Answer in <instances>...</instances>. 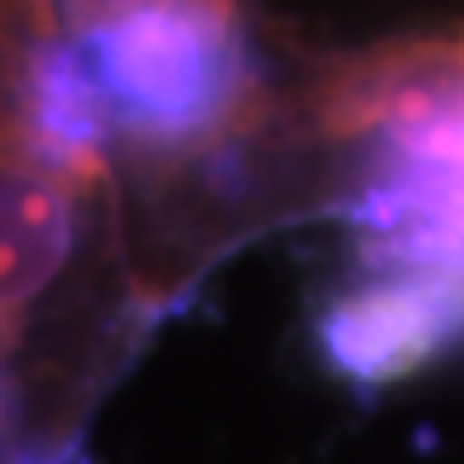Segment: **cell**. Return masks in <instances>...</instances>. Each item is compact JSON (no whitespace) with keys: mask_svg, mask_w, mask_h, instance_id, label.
I'll return each instance as SVG.
<instances>
[{"mask_svg":"<svg viewBox=\"0 0 464 464\" xmlns=\"http://www.w3.org/2000/svg\"><path fill=\"white\" fill-rule=\"evenodd\" d=\"M72 44L129 142L185 152L242 138L261 119L237 0H129Z\"/></svg>","mask_w":464,"mask_h":464,"instance_id":"1","label":"cell"},{"mask_svg":"<svg viewBox=\"0 0 464 464\" xmlns=\"http://www.w3.org/2000/svg\"><path fill=\"white\" fill-rule=\"evenodd\" d=\"M318 342L355 384H393L464 342V266L365 261V276L327 304Z\"/></svg>","mask_w":464,"mask_h":464,"instance_id":"2","label":"cell"},{"mask_svg":"<svg viewBox=\"0 0 464 464\" xmlns=\"http://www.w3.org/2000/svg\"><path fill=\"white\" fill-rule=\"evenodd\" d=\"M76 195L44 157L0 138V323L14 332L72 261Z\"/></svg>","mask_w":464,"mask_h":464,"instance_id":"3","label":"cell"},{"mask_svg":"<svg viewBox=\"0 0 464 464\" xmlns=\"http://www.w3.org/2000/svg\"><path fill=\"white\" fill-rule=\"evenodd\" d=\"M355 223L365 232V261L464 266V157H389V171L365 189Z\"/></svg>","mask_w":464,"mask_h":464,"instance_id":"4","label":"cell"},{"mask_svg":"<svg viewBox=\"0 0 464 464\" xmlns=\"http://www.w3.org/2000/svg\"><path fill=\"white\" fill-rule=\"evenodd\" d=\"M14 342H19V332L0 323V365H5V355H10V346H14Z\"/></svg>","mask_w":464,"mask_h":464,"instance_id":"5","label":"cell"},{"mask_svg":"<svg viewBox=\"0 0 464 464\" xmlns=\"http://www.w3.org/2000/svg\"><path fill=\"white\" fill-rule=\"evenodd\" d=\"M459 48H464V38H459Z\"/></svg>","mask_w":464,"mask_h":464,"instance_id":"6","label":"cell"}]
</instances>
